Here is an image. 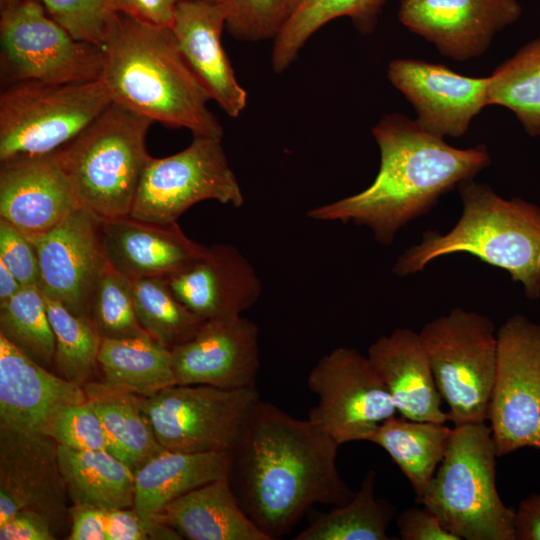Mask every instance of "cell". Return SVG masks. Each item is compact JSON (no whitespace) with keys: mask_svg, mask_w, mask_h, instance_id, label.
Here are the masks:
<instances>
[{"mask_svg":"<svg viewBox=\"0 0 540 540\" xmlns=\"http://www.w3.org/2000/svg\"><path fill=\"white\" fill-rule=\"evenodd\" d=\"M339 444L309 419L259 398L231 451L229 480L254 523L271 539L286 535L315 504L354 495L336 465Z\"/></svg>","mask_w":540,"mask_h":540,"instance_id":"1","label":"cell"},{"mask_svg":"<svg viewBox=\"0 0 540 540\" xmlns=\"http://www.w3.org/2000/svg\"><path fill=\"white\" fill-rule=\"evenodd\" d=\"M372 134L380 150L372 184L311 209L309 218L365 226L379 243L390 245L402 227L427 214L442 195L490 164L486 146H450L401 114L382 117Z\"/></svg>","mask_w":540,"mask_h":540,"instance_id":"2","label":"cell"},{"mask_svg":"<svg viewBox=\"0 0 540 540\" xmlns=\"http://www.w3.org/2000/svg\"><path fill=\"white\" fill-rule=\"evenodd\" d=\"M100 80L113 102L193 135L222 139L209 93L181 55L171 28L117 13L104 45Z\"/></svg>","mask_w":540,"mask_h":540,"instance_id":"3","label":"cell"},{"mask_svg":"<svg viewBox=\"0 0 540 540\" xmlns=\"http://www.w3.org/2000/svg\"><path fill=\"white\" fill-rule=\"evenodd\" d=\"M462 212L447 233L429 230L420 243L405 250L393 273L422 271L436 258L467 253L505 270L522 284L525 295L540 297V207L521 198L505 199L473 179L459 186Z\"/></svg>","mask_w":540,"mask_h":540,"instance_id":"4","label":"cell"},{"mask_svg":"<svg viewBox=\"0 0 540 540\" xmlns=\"http://www.w3.org/2000/svg\"><path fill=\"white\" fill-rule=\"evenodd\" d=\"M152 121L111 102L81 133L54 152L82 207L102 219L130 215L151 159Z\"/></svg>","mask_w":540,"mask_h":540,"instance_id":"5","label":"cell"},{"mask_svg":"<svg viewBox=\"0 0 540 540\" xmlns=\"http://www.w3.org/2000/svg\"><path fill=\"white\" fill-rule=\"evenodd\" d=\"M496 450L486 422L454 426L419 503L460 540H514L515 510L496 486Z\"/></svg>","mask_w":540,"mask_h":540,"instance_id":"6","label":"cell"},{"mask_svg":"<svg viewBox=\"0 0 540 540\" xmlns=\"http://www.w3.org/2000/svg\"><path fill=\"white\" fill-rule=\"evenodd\" d=\"M111 102L100 79L78 83L27 80L5 87L0 96V161L56 152Z\"/></svg>","mask_w":540,"mask_h":540,"instance_id":"7","label":"cell"},{"mask_svg":"<svg viewBox=\"0 0 540 540\" xmlns=\"http://www.w3.org/2000/svg\"><path fill=\"white\" fill-rule=\"evenodd\" d=\"M437 388L454 426L488 421L498 363L493 322L455 308L426 323L419 332Z\"/></svg>","mask_w":540,"mask_h":540,"instance_id":"8","label":"cell"},{"mask_svg":"<svg viewBox=\"0 0 540 540\" xmlns=\"http://www.w3.org/2000/svg\"><path fill=\"white\" fill-rule=\"evenodd\" d=\"M0 15L4 87L27 80L78 83L100 79L103 48L73 38L38 0H25Z\"/></svg>","mask_w":540,"mask_h":540,"instance_id":"9","label":"cell"},{"mask_svg":"<svg viewBox=\"0 0 540 540\" xmlns=\"http://www.w3.org/2000/svg\"><path fill=\"white\" fill-rule=\"evenodd\" d=\"M259 398L256 387L175 384L152 396H141V406L166 450L231 452Z\"/></svg>","mask_w":540,"mask_h":540,"instance_id":"10","label":"cell"},{"mask_svg":"<svg viewBox=\"0 0 540 540\" xmlns=\"http://www.w3.org/2000/svg\"><path fill=\"white\" fill-rule=\"evenodd\" d=\"M221 140L194 135L184 150L164 158L151 157L138 185L130 216L172 223L204 200L241 207L244 197Z\"/></svg>","mask_w":540,"mask_h":540,"instance_id":"11","label":"cell"},{"mask_svg":"<svg viewBox=\"0 0 540 540\" xmlns=\"http://www.w3.org/2000/svg\"><path fill=\"white\" fill-rule=\"evenodd\" d=\"M498 363L488 421L497 457L540 450V324L522 315L498 330Z\"/></svg>","mask_w":540,"mask_h":540,"instance_id":"12","label":"cell"},{"mask_svg":"<svg viewBox=\"0 0 540 540\" xmlns=\"http://www.w3.org/2000/svg\"><path fill=\"white\" fill-rule=\"evenodd\" d=\"M307 386L318 397L308 419L339 445L369 441L377 427L397 412L369 358L352 348L339 347L320 358Z\"/></svg>","mask_w":540,"mask_h":540,"instance_id":"13","label":"cell"},{"mask_svg":"<svg viewBox=\"0 0 540 540\" xmlns=\"http://www.w3.org/2000/svg\"><path fill=\"white\" fill-rule=\"evenodd\" d=\"M57 442L43 433L0 426V524L18 512L41 516L56 537L71 530Z\"/></svg>","mask_w":540,"mask_h":540,"instance_id":"14","label":"cell"},{"mask_svg":"<svg viewBox=\"0 0 540 540\" xmlns=\"http://www.w3.org/2000/svg\"><path fill=\"white\" fill-rule=\"evenodd\" d=\"M101 222L79 206L48 232L29 238L39 261L42 293L81 317L90 318L91 298L107 265Z\"/></svg>","mask_w":540,"mask_h":540,"instance_id":"15","label":"cell"},{"mask_svg":"<svg viewBox=\"0 0 540 540\" xmlns=\"http://www.w3.org/2000/svg\"><path fill=\"white\" fill-rule=\"evenodd\" d=\"M387 76L413 105L416 123L437 137L465 134L472 119L489 105V76L468 77L416 59L391 61Z\"/></svg>","mask_w":540,"mask_h":540,"instance_id":"16","label":"cell"},{"mask_svg":"<svg viewBox=\"0 0 540 540\" xmlns=\"http://www.w3.org/2000/svg\"><path fill=\"white\" fill-rule=\"evenodd\" d=\"M258 336V326L241 315L205 321L191 340L171 349L176 384L255 388Z\"/></svg>","mask_w":540,"mask_h":540,"instance_id":"17","label":"cell"},{"mask_svg":"<svg viewBox=\"0 0 540 540\" xmlns=\"http://www.w3.org/2000/svg\"><path fill=\"white\" fill-rule=\"evenodd\" d=\"M521 13L516 0H400L398 18L442 55L466 61L482 55Z\"/></svg>","mask_w":540,"mask_h":540,"instance_id":"18","label":"cell"},{"mask_svg":"<svg viewBox=\"0 0 540 540\" xmlns=\"http://www.w3.org/2000/svg\"><path fill=\"white\" fill-rule=\"evenodd\" d=\"M79 206L54 153L1 162L0 218L28 238L48 232Z\"/></svg>","mask_w":540,"mask_h":540,"instance_id":"19","label":"cell"},{"mask_svg":"<svg viewBox=\"0 0 540 540\" xmlns=\"http://www.w3.org/2000/svg\"><path fill=\"white\" fill-rule=\"evenodd\" d=\"M164 278L180 302L205 321L241 315L262 292L255 269L230 244L208 247L203 257Z\"/></svg>","mask_w":540,"mask_h":540,"instance_id":"20","label":"cell"},{"mask_svg":"<svg viewBox=\"0 0 540 540\" xmlns=\"http://www.w3.org/2000/svg\"><path fill=\"white\" fill-rule=\"evenodd\" d=\"M85 400L82 386L39 365L0 335V426L45 434L61 409Z\"/></svg>","mask_w":540,"mask_h":540,"instance_id":"21","label":"cell"},{"mask_svg":"<svg viewBox=\"0 0 540 540\" xmlns=\"http://www.w3.org/2000/svg\"><path fill=\"white\" fill-rule=\"evenodd\" d=\"M225 23V10L219 2L179 0L171 30L181 55L211 99L236 118L247 105V92L222 46Z\"/></svg>","mask_w":540,"mask_h":540,"instance_id":"22","label":"cell"},{"mask_svg":"<svg viewBox=\"0 0 540 540\" xmlns=\"http://www.w3.org/2000/svg\"><path fill=\"white\" fill-rule=\"evenodd\" d=\"M101 236L108 263L131 279L167 277L208 251L176 222L156 223L130 215L102 219Z\"/></svg>","mask_w":540,"mask_h":540,"instance_id":"23","label":"cell"},{"mask_svg":"<svg viewBox=\"0 0 540 540\" xmlns=\"http://www.w3.org/2000/svg\"><path fill=\"white\" fill-rule=\"evenodd\" d=\"M367 357L386 385L400 416L415 421H448L419 333L397 328L373 342Z\"/></svg>","mask_w":540,"mask_h":540,"instance_id":"24","label":"cell"},{"mask_svg":"<svg viewBox=\"0 0 540 540\" xmlns=\"http://www.w3.org/2000/svg\"><path fill=\"white\" fill-rule=\"evenodd\" d=\"M156 519L188 540H271L244 511L229 477L175 499Z\"/></svg>","mask_w":540,"mask_h":540,"instance_id":"25","label":"cell"},{"mask_svg":"<svg viewBox=\"0 0 540 540\" xmlns=\"http://www.w3.org/2000/svg\"><path fill=\"white\" fill-rule=\"evenodd\" d=\"M231 452L186 453L163 450L135 473L134 508L146 524L182 495L229 477Z\"/></svg>","mask_w":540,"mask_h":540,"instance_id":"26","label":"cell"},{"mask_svg":"<svg viewBox=\"0 0 540 540\" xmlns=\"http://www.w3.org/2000/svg\"><path fill=\"white\" fill-rule=\"evenodd\" d=\"M57 456L73 504L106 510L134 507L135 472L109 451L58 445Z\"/></svg>","mask_w":540,"mask_h":540,"instance_id":"27","label":"cell"},{"mask_svg":"<svg viewBox=\"0 0 540 540\" xmlns=\"http://www.w3.org/2000/svg\"><path fill=\"white\" fill-rule=\"evenodd\" d=\"M82 387L101 418L109 452L135 473L165 450L142 409L140 395L111 387L102 380L91 381Z\"/></svg>","mask_w":540,"mask_h":540,"instance_id":"28","label":"cell"},{"mask_svg":"<svg viewBox=\"0 0 540 540\" xmlns=\"http://www.w3.org/2000/svg\"><path fill=\"white\" fill-rule=\"evenodd\" d=\"M98 368L105 384L143 397L176 384L171 349L150 335L101 338Z\"/></svg>","mask_w":540,"mask_h":540,"instance_id":"29","label":"cell"},{"mask_svg":"<svg viewBox=\"0 0 540 540\" xmlns=\"http://www.w3.org/2000/svg\"><path fill=\"white\" fill-rule=\"evenodd\" d=\"M451 433L452 428L445 423L393 416L377 427L369 442L389 454L419 503L444 457Z\"/></svg>","mask_w":540,"mask_h":540,"instance_id":"30","label":"cell"},{"mask_svg":"<svg viewBox=\"0 0 540 540\" xmlns=\"http://www.w3.org/2000/svg\"><path fill=\"white\" fill-rule=\"evenodd\" d=\"M386 0H295L291 13L273 39L272 67L286 70L309 38L328 22L349 17L362 34H371Z\"/></svg>","mask_w":540,"mask_h":540,"instance_id":"31","label":"cell"},{"mask_svg":"<svg viewBox=\"0 0 540 540\" xmlns=\"http://www.w3.org/2000/svg\"><path fill=\"white\" fill-rule=\"evenodd\" d=\"M376 472L369 470L353 497L319 514L295 540H390L387 534L395 507L375 495Z\"/></svg>","mask_w":540,"mask_h":540,"instance_id":"32","label":"cell"},{"mask_svg":"<svg viewBox=\"0 0 540 540\" xmlns=\"http://www.w3.org/2000/svg\"><path fill=\"white\" fill-rule=\"evenodd\" d=\"M489 105L511 110L532 137L540 136V37L522 46L489 76Z\"/></svg>","mask_w":540,"mask_h":540,"instance_id":"33","label":"cell"},{"mask_svg":"<svg viewBox=\"0 0 540 540\" xmlns=\"http://www.w3.org/2000/svg\"><path fill=\"white\" fill-rule=\"evenodd\" d=\"M139 322L156 341L172 349L191 340L205 320L174 295L164 277L132 279Z\"/></svg>","mask_w":540,"mask_h":540,"instance_id":"34","label":"cell"},{"mask_svg":"<svg viewBox=\"0 0 540 540\" xmlns=\"http://www.w3.org/2000/svg\"><path fill=\"white\" fill-rule=\"evenodd\" d=\"M44 299L55 335L53 367L56 374L80 386L94 381L99 373L101 337L92 320L74 315L61 303L46 295Z\"/></svg>","mask_w":540,"mask_h":540,"instance_id":"35","label":"cell"},{"mask_svg":"<svg viewBox=\"0 0 540 540\" xmlns=\"http://www.w3.org/2000/svg\"><path fill=\"white\" fill-rule=\"evenodd\" d=\"M0 335L39 365L54 366L55 335L39 287H23L0 304Z\"/></svg>","mask_w":540,"mask_h":540,"instance_id":"36","label":"cell"},{"mask_svg":"<svg viewBox=\"0 0 540 540\" xmlns=\"http://www.w3.org/2000/svg\"><path fill=\"white\" fill-rule=\"evenodd\" d=\"M90 319L101 338L149 335L137 316L132 279L108 261L91 298Z\"/></svg>","mask_w":540,"mask_h":540,"instance_id":"37","label":"cell"},{"mask_svg":"<svg viewBox=\"0 0 540 540\" xmlns=\"http://www.w3.org/2000/svg\"><path fill=\"white\" fill-rule=\"evenodd\" d=\"M295 0H219L225 28L241 41L274 39L289 17Z\"/></svg>","mask_w":540,"mask_h":540,"instance_id":"38","label":"cell"},{"mask_svg":"<svg viewBox=\"0 0 540 540\" xmlns=\"http://www.w3.org/2000/svg\"><path fill=\"white\" fill-rule=\"evenodd\" d=\"M73 38L104 48L116 16L114 0H38Z\"/></svg>","mask_w":540,"mask_h":540,"instance_id":"39","label":"cell"},{"mask_svg":"<svg viewBox=\"0 0 540 540\" xmlns=\"http://www.w3.org/2000/svg\"><path fill=\"white\" fill-rule=\"evenodd\" d=\"M58 445L76 450L109 451L99 414L87 399L61 409L45 430Z\"/></svg>","mask_w":540,"mask_h":540,"instance_id":"40","label":"cell"},{"mask_svg":"<svg viewBox=\"0 0 540 540\" xmlns=\"http://www.w3.org/2000/svg\"><path fill=\"white\" fill-rule=\"evenodd\" d=\"M0 262L23 287H39L40 268L35 247L23 232L1 218Z\"/></svg>","mask_w":540,"mask_h":540,"instance_id":"41","label":"cell"},{"mask_svg":"<svg viewBox=\"0 0 540 540\" xmlns=\"http://www.w3.org/2000/svg\"><path fill=\"white\" fill-rule=\"evenodd\" d=\"M399 535L403 540H460L449 532L428 507L407 508L396 517Z\"/></svg>","mask_w":540,"mask_h":540,"instance_id":"42","label":"cell"},{"mask_svg":"<svg viewBox=\"0 0 540 540\" xmlns=\"http://www.w3.org/2000/svg\"><path fill=\"white\" fill-rule=\"evenodd\" d=\"M177 2V0H114V9L116 13L125 14L138 21L171 28Z\"/></svg>","mask_w":540,"mask_h":540,"instance_id":"43","label":"cell"},{"mask_svg":"<svg viewBox=\"0 0 540 540\" xmlns=\"http://www.w3.org/2000/svg\"><path fill=\"white\" fill-rule=\"evenodd\" d=\"M1 540H55L50 525L39 515L22 511L0 524Z\"/></svg>","mask_w":540,"mask_h":540,"instance_id":"44","label":"cell"},{"mask_svg":"<svg viewBox=\"0 0 540 540\" xmlns=\"http://www.w3.org/2000/svg\"><path fill=\"white\" fill-rule=\"evenodd\" d=\"M106 509L82 504L70 506L71 530L69 540H107Z\"/></svg>","mask_w":540,"mask_h":540,"instance_id":"45","label":"cell"},{"mask_svg":"<svg viewBox=\"0 0 540 540\" xmlns=\"http://www.w3.org/2000/svg\"><path fill=\"white\" fill-rule=\"evenodd\" d=\"M107 540H146L147 524L134 507L105 512Z\"/></svg>","mask_w":540,"mask_h":540,"instance_id":"46","label":"cell"},{"mask_svg":"<svg viewBox=\"0 0 540 540\" xmlns=\"http://www.w3.org/2000/svg\"><path fill=\"white\" fill-rule=\"evenodd\" d=\"M514 540H540V492L530 494L515 510Z\"/></svg>","mask_w":540,"mask_h":540,"instance_id":"47","label":"cell"},{"mask_svg":"<svg viewBox=\"0 0 540 540\" xmlns=\"http://www.w3.org/2000/svg\"><path fill=\"white\" fill-rule=\"evenodd\" d=\"M23 286L12 272L0 262V304L15 296Z\"/></svg>","mask_w":540,"mask_h":540,"instance_id":"48","label":"cell"},{"mask_svg":"<svg viewBox=\"0 0 540 540\" xmlns=\"http://www.w3.org/2000/svg\"><path fill=\"white\" fill-rule=\"evenodd\" d=\"M25 0H0V12L13 8Z\"/></svg>","mask_w":540,"mask_h":540,"instance_id":"49","label":"cell"},{"mask_svg":"<svg viewBox=\"0 0 540 540\" xmlns=\"http://www.w3.org/2000/svg\"><path fill=\"white\" fill-rule=\"evenodd\" d=\"M179 1V0H177ZM203 1H209V2H219V0H203Z\"/></svg>","mask_w":540,"mask_h":540,"instance_id":"50","label":"cell"}]
</instances>
